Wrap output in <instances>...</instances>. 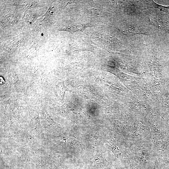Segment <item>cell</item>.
Wrapping results in <instances>:
<instances>
[{"label": "cell", "instance_id": "obj_1", "mask_svg": "<svg viewBox=\"0 0 169 169\" xmlns=\"http://www.w3.org/2000/svg\"><path fill=\"white\" fill-rule=\"evenodd\" d=\"M147 4L150 6L158 8L160 11L166 12L169 11V6H165L159 5L153 1H149L147 2Z\"/></svg>", "mask_w": 169, "mask_h": 169}, {"label": "cell", "instance_id": "obj_2", "mask_svg": "<svg viewBox=\"0 0 169 169\" xmlns=\"http://www.w3.org/2000/svg\"><path fill=\"white\" fill-rule=\"evenodd\" d=\"M127 32L129 36H133L136 34H140L142 33L137 28L132 26L129 27Z\"/></svg>", "mask_w": 169, "mask_h": 169}, {"label": "cell", "instance_id": "obj_3", "mask_svg": "<svg viewBox=\"0 0 169 169\" xmlns=\"http://www.w3.org/2000/svg\"><path fill=\"white\" fill-rule=\"evenodd\" d=\"M26 6H27L29 8H32L35 6V4L34 3L29 2L27 3V4H25Z\"/></svg>", "mask_w": 169, "mask_h": 169}, {"label": "cell", "instance_id": "obj_4", "mask_svg": "<svg viewBox=\"0 0 169 169\" xmlns=\"http://www.w3.org/2000/svg\"><path fill=\"white\" fill-rule=\"evenodd\" d=\"M152 169H160L158 162L156 161L155 162Z\"/></svg>", "mask_w": 169, "mask_h": 169}, {"label": "cell", "instance_id": "obj_5", "mask_svg": "<svg viewBox=\"0 0 169 169\" xmlns=\"http://www.w3.org/2000/svg\"><path fill=\"white\" fill-rule=\"evenodd\" d=\"M129 161L130 163V168L129 169H136V167L133 165V164L131 163L130 160H129Z\"/></svg>", "mask_w": 169, "mask_h": 169}]
</instances>
